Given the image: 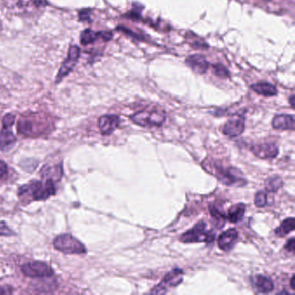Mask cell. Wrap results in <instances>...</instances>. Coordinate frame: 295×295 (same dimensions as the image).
I'll list each match as a JSON object with an SVG mask.
<instances>
[{
	"label": "cell",
	"mask_w": 295,
	"mask_h": 295,
	"mask_svg": "<svg viewBox=\"0 0 295 295\" xmlns=\"http://www.w3.org/2000/svg\"><path fill=\"white\" fill-rule=\"evenodd\" d=\"M56 194L55 182L52 180H46V183L41 181H34L23 185L19 189L18 195L20 196L29 195L34 200H45L50 196Z\"/></svg>",
	"instance_id": "6da1fadb"
},
{
	"label": "cell",
	"mask_w": 295,
	"mask_h": 295,
	"mask_svg": "<svg viewBox=\"0 0 295 295\" xmlns=\"http://www.w3.org/2000/svg\"><path fill=\"white\" fill-rule=\"evenodd\" d=\"M215 233L206 229V224L201 221L198 223L193 229L188 230L182 235L180 241L185 243L206 242L211 243L215 240Z\"/></svg>",
	"instance_id": "7a4b0ae2"
},
{
	"label": "cell",
	"mask_w": 295,
	"mask_h": 295,
	"mask_svg": "<svg viewBox=\"0 0 295 295\" xmlns=\"http://www.w3.org/2000/svg\"><path fill=\"white\" fill-rule=\"evenodd\" d=\"M131 119L137 125L149 128V127H159L165 123L166 115L164 111L158 109H146L139 111L131 116Z\"/></svg>",
	"instance_id": "3957f363"
},
{
	"label": "cell",
	"mask_w": 295,
	"mask_h": 295,
	"mask_svg": "<svg viewBox=\"0 0 295 295\" xmlns=\"http://www.w3.org/2000/svg\"><path fill=\"white\" fill-rule=\"evenodd\" d=\"M53 245L56 250L64 254L81 255L87 252L85 246L69 234H63L56 237Z\"/></svg>",
	"instance_id": "277c9868"
},
{
	"label": "cell",
	"mask_w": 295,
	"mask_h": 295,
	"mask_svg": "<svg viewBox=\"0 0 295 295\" xmlns=\"http://www.w3.org/2000/svg\"><path fill=\"white\" fill-rule=\"evenodd\" d=\"M213 174L217 177V179L226 185H244L246 180L240 177L237 170L234 168H224L220 165L213 164Z\"/></svg>",
	"instance_id": "5b68a950"
},
{
	"label": "cell",
	"mask_w": 295,
	"mask_h": 295,
	"mask_svg": "<svg viewBox=\"0 0 295 295\" xmlns=\"http://www.w3.org/2000/svg\"><path fill=\"white\" fill-rule=\"evenodd\" d=\"M48 126H43L41 121H36L32 117H22L17 123V131L26 136H38L48 130Z\"/></svg>",
	"instance_id": "8992f818"
},
{
	"label": "cell",
	"mask_w": 295,
	"mask_h": 295,
	"mask_svg": "<svg viewBox=\"0 0 295 295\" xmlns=\"http://www.w3.org/2000/svg\"><path fill=\"white\" fill-rule=\"evenodd\" d=\"M184 278V272L179 268H174L165 275L161 282L152 289L151 293L165 294L167 292V287H175L181 283Z\"/></svg>",
	"instance_id": "52a82bcc"
},
{
	"label": "cell",
	"mask_w": 295,
	"mask_h": 295,
	"mask_svg": "<svg viewBox=\"0 0 295 295\" xmlns=\"http://www.w3.org/2000/svg\"><path fill=\"white\" fill-rule=\"evenodd\" d=\"M80 55H81V50L79 47L77 45L71 46L68 50V56L63 61V64L61 66L59 72L57 74L56 83H59L64 77L70 74L77 65V62L80 58Z\"/></svg>",
	"instance_id": "ba28073f"
},
{
	"label": "cell",
	"mask_w": 295,
	"mask_h": 295,
	"mask_svg": "<svg viewBox=\"0 0 295 295\" xmlns=\"http://www.w3.org/2000/svg\"><path fill=\"white\" fill-rule=\"evenodd\" d=\"M22 271L31 278H45L53 276V270L47 264L41 261H32L24 264Z\"/></svg>",
	"instance_id": "9c48e42d"
},
{
	"label": "cell",
	"mask_w": 295,
	"mask_h": 295,
	"mask_svg": "<svg viewBox=\"0 0 295 295\" xmlns=\"http://www.w3.org/2000/svg\"><path fill=\"white\" fill-rule=\"evenodd\" d=\"M245 129V118L241 115L231 117L223 128V134L226 136L237 137L241 135Z\"/></svg>",
	"instance_id": "30bf717a"
},
{
	"label": "cell",
	"mask_w": 295,
	"mask_h": 295,
	"mask_svg": "<svg viewBox=\"0 0 295 295\" xmlns=\"http://www.w3.org/2000/svg\"><path fill=\"white\" fill-rule=\"evenodd\" d=\"M185 64L191 68V70L199 75H204L210 68V63L203 55L194 54L185 59Z\"/></svg>",
	"instance_id": "8fae6325"
},
{
	"label": "cell",
	"mask_w": 295,
	"mask_h": 295,
	"mask_svg": "<svg viewBox=\"0 0 295 295\" xmlns=\"http://www.w3.org/2000/svg\"><path fill=\"white\" fill-rule=\"evenodd\" d=\"M119 117L117 115H103L100 117L98 126L103 135H110L119 127Z\"/></svg>",
	"instance_id": "7c38bea8"
},
{
	"label": "cell",
	"mask_w": 295,
	"mask_h": 295,
	"mask_svg": "<svg viewBox=\"0 0 295 295\" xmlns=\"http://www.w3.org/2000/svg\"><path fill=\"white\" fill-rule=\"evenodd\" d=\"M252 152L256 157L262 159L276 158L279 154L278 148L274 143H264L254 145Z\"/></svg>",
	"instance_id": "4fadbf2b"
},
{
	"label": "cell",
	"mask_w": 295,
	"mask_h": 295,
	"mask_svg": "<svg viewBox=\"0 0 295 295\" xmlns=\"http://www.w3.org/2000/svg\"><path fill=\"white\" fill-rule=\"evenodd\" d=\"M238 238V232L235 229H230L219 236L218 246L224 251H229L232 249Z\"/></svg>",
	"instance_id": "5bb4252c"
},
{
	"label": "cell",
	"mask_w": 295,
	"mask_h": 295,
	"mask_svg": "<svg viewBox=\"0 0 295 295\" xmlns=\"http://www.w3.org/2000/svg\"><path fill=\"white\" fill-rule=\"evenodd\" d=\"M272 127L278 130H293L294 129V117L289 114H279L274 117Z\"/></svg>",
	"instance_id": "9a60e30c"
},
{
	"label": "cell",
	"mask_w": 295,
	"mask_h": 295,
	"mask_svg": "<svg viewBox=\"0 0 295 295\" xmlns=\"http://www.w3.org/2000/svg\"><path fill=\"white\" fill-rule=\"evenodd\" d=\"M253 287H255L256 292L259 293H267L274 289V284L271 279L267 276L259 275L254 277Z\"/></svg>",
	"instance_id": "2e32d148"
},
{
	"label": "cell",
	"mask_w": 295,
	"mask_h": 295,
	"mask_svg": "<svg viewBox=\"0 0 295 295\" xmlns=\"http://www.w3.org/2000/svg\"><path fill=\"white\" fill-rule=\"evenodd\" d=\"M63 170L62 165H54V166L47 165L42 169V171H41L43 179H46V180H52L54 182L59 181L63 176Z\"/></svg>",
	"instance_id": "e0dca14e"
},
{
	"label": "cell",
	"mask_w": 295,
	"mask_h": 295,
	"mask_svg": "<svg viewBox=\"0 0 295 295\" xmlns=\"http://www.w3.org/2000/svg\"><path fill=\"white\" fill-rule=\"evenodd\" d=\"M250 88L254 92H256V94H261L262 96L272 97L276 96L277 94V88H276V86L265 82L252 84L250 86Z\"/></svg>",
	"instance_id": "ac0fdd59"
},
{
	"label": "cell",
	"mask_w": 295,
	"mask_h": 295,
	"mask_svg": "<svg viewBox=\"0 0 295 295\" xmlns=\"http://www.w3.org/2000/svg\"><path fill=\"white\" fill-rule=\"evenodd\" d=\"M245 211H246V205L244 204H237V205H233L228 210L226 218L231 223L236 224L243 218Z\"/></svg>",
	"instance_id": "d6986e66"
},
{
	"label": "cell",
	"mask_w": 295,
	"mask_h": 295,
	"mask_svg": "<svg viewBox=\"0 0 295 295\" xmlns=\"http://www.w3.org/2000/svg\"><path fill=\"white\" fill-rule=\"evenodd\" d=\"M17 141L11 128H3L0 132V150H6Z\"/></svg>",
	"instance_id": "ffe728a7"
},
{
	"label": "cell",
	"mask_w": 295,
	"mask_h": 295,
	"mask_svg": "<svg viewBox=\"0 0 295 295\" xmlns=\"http://www.w3.org/2000/svg\"><path fill=\"white\" fill-rule=\"evenodd\" d=\"M295 227V220L293 217H290V218L284 220L281 225L279 226L276 230V236H280V237H283V236H287L290 232H292V230H294Z\"/></svg>",
	"instance_id": "44dd1931"
},
{
	"label": "cell",
	"mask_w": 295,
	"mask_h": 295,
	"mask_svg": "<svg viewBox=\"0 0 295 295\" xmlns=\"http://www.w3.org/2000/svg\"><path fill=\"white\" fill-rule=\"evenodd\" d=\"M48 277H45L43 281H38L37 285H35V289L39 292H48L57 289V282L56 280H48Z\"/></svg>",
	"instance_id": "7402d4cb"
},
{
	"label": "cell",
	"mask_w": 295,
	"mask_h": 295,
	"mask_svg": "<svg viewBox=\"0 0 295 295\" xmlns=\"http://www.w3.org/2000/svg\"><path fill=\"white\" fill-rule=\"evenodd\" d=\"M99 37V32H94L91 29L83 31L80 36V41L83 45H88L95 42Z\"/></svg>",
	"instance_id": "603a6c76"
},
{
	"label": "cell",
	"mask_w": 295,
	"mask_h": 295,
	"mask_svg": "<svg viewBox=\"0 0 295 295\" xmlns=\"http://www.w3.org/2000/svg\"><path fill=\"white\" fill-rule=\"evenodd\" d=\"M282 179L279 176L271 177L265 182L266 190L269 192H276L282 186Z\"/></svg>",
	"instance_id": "cb8c5ba5"
},
{
	"label": "cell",
	"mask_w": 295,
	"mask_h": 295,
	"mask_svg": "<svg viewBox=\"0 0 295 295\" xmlns=\"http://www.w3.org/2000/svg\"><path fill=\"white\" fill-rule=\"evenodd\" d=\"M255 204H256V207H265L267 204V194L263 191H259V192L256 193Z\"/></svg>",
	"instance_id": "d4e9b609"
},
{
	"label": "cell",
	"mask_w": 295,
	"mask_h": 295,
	"mask_svg": "<svg viewBox=\"0 0 295 295\" xmlns=\"http://www.w3.org/2000/svg\"><path fill=\"white\" fill-rule=\"evenodd\" d=\"M212 67L214 68V71H215V74L217 77L225 78V77L230 76L229 71H228L227 68H225V66H223L222 64H216V65H213Z\"/></svg>",
	"instance_id": "484cf974"
},
{
	"label": "cell",
	"mask_w": 295,
	"mask_h": 295,
	"mask_svg": "<svg viewBox=\"0 0 295 295\" xmlns=\"http://www.w3.org/2000/svg\"><path fill=\"white\" fill-rule=\"evenodd\" d=\"M15 119H16V116H15L14 114H6V115L3 117V119H2L3 128H12V126L14 125Z\"/></svg>",
	"instance_id": "4316f807"
},
{
	"label": "cell",
	"mask_w": 295,
	"mask_h": 295,
	"mask_svg": "<svg viewBox=\"0 0 295 295\" xmlns=\"http://www.w3.org/2000/svg\"><path fill=\"white\" fill-rule=\"evenodd\" d=\"M91 13H92V10L91 9H83L82 11H80L79 20L80 21H84V22H88L91 23Z\"/></svg>",
	"instance_id": "83f0119b"
},
{
	"label": "cell",
	"mask_w": 295,
	"mask_h": 295,
	"mask_svg": "<svg viewBox=\"0 0 295 295\" xmlns=\"http://www.w3.org/2000/svg\"><path fill=\"white\" fill-rule=\"evenodd\" d=\"M14 232L6 225V223L0 222V236H13Z\"/></svg>",
	"instance_id": "f1b7e54d"
},
{
	"label": "cell",
	"mask_w": 295,
	"mask_h": 295,
	"mask_svg": "<svg viewBox=\"0 0 295 295\" xmlns=\"http://www.w3.org/2000/svg\"><path fill=\"white\" fill-rule=\"evenodd\" d=\"M99 37L102 38L103 41L108 42V41H110L113 38V33L110 32H100Z\"/></svg>",
	"instance_id": "f546056e"
},
{
	"label": "cell",
	"mask_w": 295,
	"mask_h": 295,
	"mask_svg": "<svg viewBox=\"0 0 295 295\" xmlns=\"http://www.w3.org/2000/svg\"><path fill=\"white\" fill-rule=\"evenodd\" d=\"M295 249V240L294 238L290 239L285 245V250H287L288 252L294 253Z\"/></svg>",
	"instance_id": "4dcf8cb0"
},
{
	"label": "cell",
	"mask_w": 295,
	"mask_h": 295,
	"mask_svg": "<svg viewBox=\"0 0 295 295\" xmlns=\"http://www.w3.org/2000/svg\"><path fill=\"white\" fill-rule=\"evenodd\" d=\"M6 174H7V166L5 164V162L0 160V179L6 176Z\"/></svg>",
	"instance_id": "1f68e13d"
},
{
	"label": "cell",
	"mask_w": 295,
	"mask_h": 295,
	"mask_svg": "<svg viewBox=\"0 0 295 295\" xmlns=\"http://www.w3.org/2000/svg\"><path fill=\"white\" fill-rule=\"evenodd\" d=\"M32 2L34 3L35 6H38V7H44V6H48L47 0H32Z\"/></svg>",
	"instance_id": "d6a6232c"
},
{
	"label": "cell",
	"mask_w": 295,
	"mask_h": 295,
	"mask_svg": "<svg viewBox=\"0 0 295 295\" xmlns=\"http://www.w3.org/2000/svg\"><path fill=\"white\" fill-rule=\"evenodd\" d=\"M12 291H8V289L6 288H4V287H0V295L1 294H7V293H11Z\"/></svg>",
	"instance_id": "836d02e7"
},
{
	"label": "cell",
	"mask_w": 295,
	"mask_h": 295,
	"mask_svg": "<svg viewBox=\"0 0 295 295\" xmlns=\"http://www.w3.org/2000/svg\"><path fill=\"white\" fill-rule=\"evenodd\" d=\"M290 104L292 106V108H294V96L293 95L290 97Z\"/></svg>",
	"instance_id": "e575fe53"
},
{
	"label": "cell",
	"mask_w": 295,
	"mask_h": 295,
	"mask_svg": "<svg viewBox=\"0 0 295 295\" xmlns=\"http://www.w3.org/2000/svg\"><path fill=\"white\" fill-rule=\"evenodd\" d=\"M295 276H292V279H291V288L292 290L294 289V285H293V282H294Z\"/></svg>",
	"instance_id": "d590c367"
}]
</instances>
